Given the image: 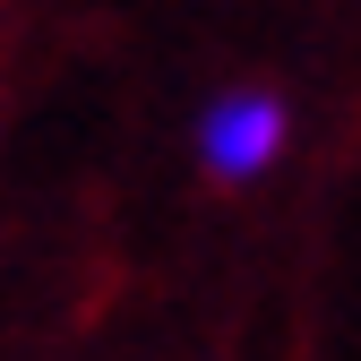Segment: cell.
<instances>
[{"instance_id":"6da1fadb","label":"cell","mask_w":361,"mask_h":361,"mask_svg":"<svg viewBox=\"0 0 361 361\" xmlns=\"http://www.w3.org/2000/svg\"><path fill=\"white\" fill-rule=\"evenodd\" d=\"M198 147H207V172L224 180H258L284 147V104L276 95H224L207 121H198Z\"/></svg>"}]
</instances>
